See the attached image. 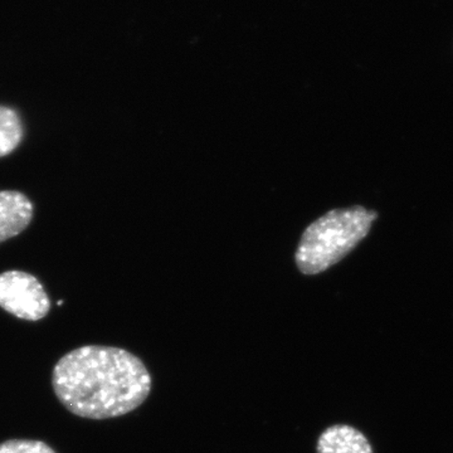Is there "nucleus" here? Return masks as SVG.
<instances>
[{
    "label": "nucleus",
    "mask_w": 453,
    "mask_h": 453,
    "mask_svg": "<svg viewBox=\"0 0 453 453\" xmlns=\"http://www.w3.org/2000/svg\"><path fill=\"white\" fill-rule=\"evenodd\" d=\"M57 398L82 418L109 419L144 403L151 377L138 357L120 348L88 345L74 349L53 369Z\"/></svg>",
    "instance_id": "f257e3e1"
},
{
    "label": "nucleus",
    "mask_w": 453,
    "mask_h": 453,
    "mask_svg": "<svg viewBox=\"0 0 453 453\" xmlns=\"http://www.w3.org/2000/svg\"><path fill=\"white\" fill-rule=\"evenodd\" d=\"M378 219L362 205L327 211L305 229L295 261L303 275H318L342 261L362 242Z\"/></svg>",
    "instance_id": "f03ea898"
},
{
    "label": "nucleus",
    "mask_w": 453,
    "mask_h": 453,
    "mask_svg": "<svg viewBox=\"0 0 453 453\" xmlns=\"http://www.w3.org/2000/svg\"><path fill=\"white\" fill-rule=\"evenodd\" d=\"M0 308L27 321H38L50 312V301L37 277L25 271L0 275Z\"/></svg>",
    "instance_id": "7ed1b4c3"
},
{
    "label": "nucleus",
    "mask_w": 453,
    "mask_h": 453,
    "mask_svg": "<svg viewBox=\"0 0 453 453\" xmlns=\"http://www.w3.org/2000/svg\"><path fill=\"white\" fill-rule=\"evenodd\" d=\"M33 219L28 196L17 190L0 192V243L22 234Z\"/></svg>",
    "instance_id": "20e7f679"
},
{
    "label": "nucleus",
    "mask_w": 453,
    "mask_h": 453,
    "mask_svg": "<svg viewBox=\"0 0 453 453\" xmlns=\"http://www.w3.org/2000/svg\"><path fill=\"white\" fill-rule=\"evenodd\" d=\"M318 453H372L365 434L347 425L332 426L321 434Z\"/></svg>",
    "instance_id": "39448f33"
},
{
    "label": "nucleus",
    "mask_w": 453,
    "mask_h": 453,
    "mask_svg": "<svg viewBox=\"0 0 453 453\" xmlns=\"http://www.w3.org/2000/svg\"><path fill=\"white\" fill-rule=\"evenodd\" d=\"M22 120L13 109L0 106V157L13 153L23 139Z\"/></svg>",
    "instance_id": "423d86ee"
},
{
    "label": "nucleus",
    "mask_w": 453,
    "mask_h": 453,
    "mask_svg": "<svg viewBox=\"0 0 453 453\" xmlns=\"http://www.w3.org/2000/svg\"><path fill=\"white\" fill-rule=\"evenodd\" d=\"M0 453H56L47 443L32 440H9L0 443Z\"/></svg>",
    "instance_id": "0eeeda50"
}]
</instances>
